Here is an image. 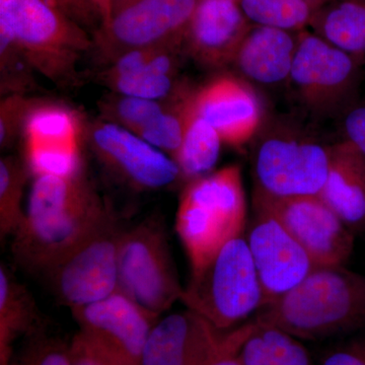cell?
<instances>
[{
	"label": "cell",
	"mask_w": 365,
	"mask_h": 365,
	"mask_svg": "<svg viewBox=\"0 0 365 365\" xmlns=\"http://www.w3.org/2000/svg\"><path fill=\"white\" fill-rule=\"evenodd\" d=\"M110 206L85 169L71 176L35 178L25 218L13 235L14 259L42 275L102 220Z\"/></svg>",
	"instance_id": "cell-1"
},
{
	"label": "cell",
	"mask_w": 365,
	"mask_h": 365,
	"mask_svg": "<svg viewBox=\"0 0 365 365\" xmlns=\"http://www.w3.org/2000/svg\"><path fill=\"white\" fill-rule=\"evenodd\" d=\"M256 323L299 340H319L365 324V276L344 266H316L302 282L264 307Z\"/></svg>",
	"instance_id": "cell-2"
},
{
	"label": "cell",
	"mask_w": 365,
	"mask_h": 365,
	"mask_svg": "<svg viewBox=\"0 0 365 365\" xmlns=\"http://www.w3.org/2000/svg\"><path fill=\"white\" fill-rule=\"evenodd\" d=\"M248 207L241 167L230 165L187 182L176 213V232L191 272L228 242L246 234Z\"/></svg>",
	"instance_id": "cell-3"
},
{
	"label": "cell",
	"mask_w": 365,
	"mask_h": 365,
	"mask_svg": "<svg viewBox=\"0 0 365 365\" xmlns=\"http://www.w3.org/2000/svg\"><path fill=\"white\" fill-rule=\"evenodd\" d=\"M0 33L34 71L61 88L78 83L79 61L93 48L88 31L47 0H0Z\"/></svg>",
	"instance_id": "cell-4"
},
{
	"label": "cell",
	"mask_w": 365,
	"mask_h": 365,
	"mask_svg": "<svg viewBox=\"0 0 365 365\" xmlns=\"http://www.w3.org/2000/svg\"><path fill=\"white\" fill-rule=\"evenodd\" d=\"M181 302L222 332L237 328L265 307L245 235L228 242L202 268L191 272Z\"/></svg>",
	"instance_id": "cell-5"
},
{
	"label": "cell",
	"mask_w": 365,
	"mask_h": 365,
	"mask_svg": "<svg viewBox=\"0 0 365 365\" xmlns=\"http://www.w3.org/2000/svg\"><path fill=\"white\" fill-rule=\"evenodd\" d=\"M126 228L110 206L102 220L42 274L59 304L71 311L120 290V247Z\"/></svg>",
	"instance_id": "cell-6"
},
{
	"label": "cell",
	"mask_w": 365,
	"mask_h": 365,
	"mask_svg": "<svg viewBox=\"0 0 365 365\" xmlns=\"http://www.w3.org/2000/svg\"><path fill=\"white\" fill-rule=\"evenodd\" d=\"M120 290L160 318L181 300L180 283L165 222L151 215L125 230L119 255Z\"/></svg>",
	"instance_id": "cell-7"
},
{
	"label": "cell",
	"mask_w": 365,
	"mask_h": 365,
	"mask_svg": "<svg viewBox=\"0 0 365 365\" xmlns=\"http://www.w3.org/2000/svg\"><path fill=\"white\" fill-rule=\"evenodd\" d=\"M330 160V146L290 128L269 129L255 146L254 192L280 199L319 196Z\"/></svg>",
	"instance_id": "cell-8"
},
{
	"label": "cell",
	"mask_w": 365,
	"mask_h": 365,
	"mask_svg": "<svg viewBox=\"0 0 365 365\" xmlns=\"http://www.w3.org/2000/svg\"><path fill=\"white\" fill-rule=\"evenodd\" d=\"M360 62L317 34L302 31L288 81L312 114L334 117L351 107Z\"/></svg>",
	"instance_id": "cell-9"
},
{
	"label": "cell",
	"mask_w": 365,
	"mask_h": 365,
	"mask_svg": "<svg viewBox=\"0 0 365 365\" xmlns=\"http://www.w3.org/2000/svg\"><path fill=\"white\" fill-rule=\"evenodd\" d=\"M198 0H135L113 14L93 33V48L108 64L131 50L160 46L184 48Z\"/></svg>",
	"instance_id": "cell-10"
},
{
	"label": "cell",
	"mask_w": 365,
	"mask_h": 365,
	"mask_svg": "<svg viewBox=\"0 0 365 365\" xmlns=\"http://www.w3.org/2000/svg\"><path fill=\"white\" fill-rule=\"evenodd\" d=\"M21 136L24 162L34 177L71 176L85 169L86 129L78 113L68 106L37 98Z\"/></svg>",
	"instance_id": "cell-11"
},
{
	"label": "cell",
	"mask_w": 365,
	"mask_h": 365,
	"mask_svg": "<svg viewBox=\"0 0 365 365\" xmlns=\"http://www.w3.org/2000/svg\"><path fill=\"white\" fill-rule=\"evenodd\" d=\"M255 209L274 216L317 266H344L354 248V232L319 196L272 198L254 192Z\"/></svg>",
	"instance_id": "cell-12"
},
{
	"label": "cell",
	"mask_w": 365,
	"mask_h": 365,
	"mask_svg": "<svg viewBox=\"0 0 365 365\" xmlns=\"http://www.w3.org/2000/svg\"><path fill=\"white\" fill-rule=\"evenodd\" d=\"M86 139L100 163L132 189L155 191L182 179L172 158L119 125L98 120L86 128Z\"/></svg>",
	"instance_id": "cell-13"
},
{
	"label": "cell",
	"mask_w": 365,
	"mask_h": 365,
	"mask_svg": "<svg viewBox=\"0 0 365 365\" xmlns=\"http://www.w3.org/2000/svg\"><path fill=\"white\" fill-rule=\"evenodd\" d=\"M71 313L78 332L119 365H140L144 347L160 319L121 290Z\"/></svg>",
	"instance_id": "cell-14"
},
{
	"label": "cell",
	"mask_w": 365,
	"mask_h": 365,
	"mask_svg": "<svg viewBox=\"0 0 365 365\" xmlns=\"http://www.w3.org/2000/svg\"><path fill=\"white\" fill-rule=\"evenodd\" d=\"M254 211L245 237L266 307L297 287L317 265L274 216L259 209Z\"/></svg>",
	"instance_id": "cell-15"
},
{
	"label": "cell",
	"mask_w": 365,
	"mask_h": 365,
	"mask_svg": "<svg viewBox=\"0 0 365 365\" xmlns=\"http://www.w3.org/2000/svg\"><path fill=\"white\" fill-rule=\"evenodd\" d=\"M197 114L217 132L222 143L234 148L248 143L260 130L263 109L260 98L246 81L232 76H217L196 90Z\"/></svg>",
	"instance_id": "cell-16"
},
{
	"label": "cell",
	"mask_w": 365,
	"mask_h": 365,
	"mask_svg": "<svg viewBox=\"0 0 365 365\" xmlns=\"http://www.w3.org/2000/svg\"><path fill=\"white\" fill-rule=\"evenodd\" d=\"M252 25L235 0H198L184 40V52L198 63H234Z\"/></svg>",
	"instance_id": "cell-17"
},
{
	"label": "cell",
	"mask_w": 365,
	"mask_h": 365,
	"mask_svg": "<svg viewBox=\"0 0 365 365\" xmlns=\"http://www.w3.org/2000/svg\"><path fill=\"white\" fill-rule=\"evenodd\" d=\"M225 333L191 309L160 317L144 347L140 365H208Z\"/></svg>",
	"instance_id": "cell-18"
},
{
	"label": "cell",
	"mask_w": 365,
	"mask_h": 365,
	"mask_svg": "<svg viewBox=\"0 0 365 365\" xmlns=\"http://www.w3.org/2000/svg\"><path fill=\"white\" fill-rule=\"evenodd\" d=\"M330 150V170L319 196L353 232H365V157L344 140Z\"/></svg>",
	"instance_id": "cell-19"
},
{
	"label": "cell",
	"mask_w": 365,
	"mask_h": 365,
	"mask_svg": "<svg viewBox=\"0 0 365 365\" xmlns=\"http://www.w3.org/2000/svg\"><path fill=\"white\" fill-rule=\"evenodd\" d=\"M299 34L253 25L242 41L234 64L247 78L262 85H277L288 81Z\"/></svg>",
	"instance_id": "cell-20"
},
{
	"label": "cell",
	"mask_w": 365,
	"mask_h": 365,
	"mask_svg": "<svg viewBox=\"0 0 365 365\" xmlns=\"http://www.w3.org/2000/svg\"><path fill=\"white\" fill-rule=\"evenodd\" d=\"M39 314L32 294L4 264L0 266V365L13 364L14 342L38 330Z\"/></svg>",
	"instance_id": "cell-21"
},
{
	"label": "cell",
	"mask_w": 365,
	"mask_h": 365,
	"mask_svg": "<svg viewBox=\"0 0 365 365\" xmlns=\"http://www.w3.org/2000/svg\"><path fill=\"white\" fill-rule=\"evenodd\" d=\"M314 33L361 61L365 56V0H338L314 14Z\"/></svg>",
	"instance_id": "cell-22"
},
{
	"label": "cell",
	"mask_w": 365,
	"mask_h": 365,
	"mask_svg": "<svg viewBox=\"0 0 365 365\" xmlns=\"http://www.w3.org/2000/svg\"><path fill=\"white\" fill-rule=\"evenodd\" d=\"M195 93L196 90L185 83L160 114L134 133L174 160L195 112Z\"/></svg>",
	"instance_id": "cell-23"
},
{
	"label": "cell",
	"mask_w": 365,
	"mask_h": 365,
	"mask_svg": "<svg viewBox=\"0 0 365 365\" xmlns=\"http://www.w3.org/2000/svg\"><path fill=\"white\" fill-rule=\"evenodd\" d=\"M222 140L215 129L194 112L175 163L187 182L209 174L217 163Z\"/></svg>",
	"instance_id": "cell-24"
},
{
	"label": "cell",
	"mask_w": 365,
	"mask_h": 365,
	"mask_svg": "<svg viewBox=\"0 0 365 365\" xmlns=\"http://www.w3.org/2000/svg\"><path fill=\"white\" fill-rule=\"evenodd\" d=\"M239 4L252 25L294 33L311 26L316 13L306 0H239Z\"/></svg>",
	"instance_id": "cell-25"
},
{
	"label": "cell",
	"mask_w": 365,
	"mask_h": 365,
	"mask_svg": "<svg viewBox=\"0 0 365 365\" xmlns=\"http://www.w3.org/2000/svg\"><path fill=\"white\" fill-rule=\"evenodd\" d=\"M25 162L14 157L0 160V237H13L20 227L25 211L21 207L24 189L30 176Z\"/></svg>",
	"instance_id": "cell-26"
},
{
	"label": "cell",
	"mask_w": 365,
	"mask_h": 365,
	"mask_svg": "<svg viewBox=\"0 0 365 365\" xmlns=\"http://www.w3.org/2000/svg\"><path fill=\"white\" fill-rule=\"evenodd\" d=\"M182 52L184 48L179 46H160L131 50L110 62L106 71L101 74L125 76L158 73L178 76Z\"/></svg>",
	"instance_id": "cell-27"
},
{
	"label": "cell",
	"mask_w": 365,
	"mask_h": 365,
	"mask_svg": "<svg viewBox=\"0 0 365 365\" xmlns=\"http://www.w3.org/2000/svg\"><path fill=\"white\" fill-rule=\"evenodd\" d=\"M100 79L114 93L153 101L170 100L186 83L180 81L178 76L158 73L125 74V76L100 74Z\"/></svg>",
	"instance_id": "cell-28"
},
{
	"label": "cell",
	"mask_w": 365,
	"mask_h": 365,
	"mask_svg": "<svg viewBox=\"0 0 365 365\" xmlns=\"http://www.w3.org/2000/svg\"><path fill=\"white\" fill-rule=\"evenodd\" d=\"M170 100H146L114 93L103 101L100 105L101 113L105 121L119 125L134 133L160 114Z\"/></svg>",
	"instance_id": "cell-29"
},
{
	"label": "cell",
	"mask_w": 365,
	"mask_h": 365,
	"mask_svg": "<svg viewBox=\"0 0 365 365\" xmlns=\"http://www.w3.org/2000/svg\"><path fill=\"white\" fill-rule=\"evenodd\" d=\"M0 71L1 95L24 93L33 83L34 68L13 41L0 33Z\"/></svg>",
	"instance_id": "cell-30"
},
{
	"label": "cell",
	"mask_w": 365,
	"mask_h": 365,
	"mask_svg": "<svg viewBox=\"0 0 365 365\" xmlns=\"http://www.w3.org/2000/svg\"><path fill=\"white\" fill-rule=\"evenodd\" d=\"M258 326L273 365H314L302 340L274 327Z\"/></svg>",
	"instance_id": "cell-31"
},
{
	"label": "cell",
	"mask_w": 365,
	"mask_h": 365,
	"mask_svg": "<svg viewBox=\"0 0 365 365\" xmlns=\"http://www.w3.org/2000/svg\"><path fill=\"white\" fill-rule=\"evenodd\" d=\"M37 98L26 97L24 93L6 96L0 105V146L2 150L11 145L21 133L24 123L31 108Z\"/></svg>",
	"instance_id": "cell-32"
},
{
	"label": "cell",
	"mask_w": 365,
	"mask_h": 365,
	"mask_svg": "<svg viewBox=\"0 0 365 365\" xmlns=\"http://www.w3.org/2000/svg\"><path fill=\"white\" fill-rule=\"evenodd\" d=\"M23 357L11 365H73L69 345L36 330Z\"/></svg>",
	"instance_id": "cell-33"
},
{
	"label": "cell",
	"mask_w": 365,
	"mask_h": 365,
	"mask_svg": "<svg viewBox=\"0 0 365 365\" xmlns=\"http://www.w3.org/2000/svg\"><path fill=\"white\" fill-rule=\"evenodd\" d=\"M256 327V322L253 321L227 331L208 365H242L240 351L245 340Z\"/></svg>",
	"instance_id": "cell-34"
},
{
	"label": "cell",
	"mask_w": 365,
	"mask_h": 365,
	"mask_svg": "<svg viewBox=\"0 0 365 365\" xmlns=\"http://www.w3.org/2000/svg\"><path fill=\"white\" fill-rule=\"evenodd\" d=\"M61 13L86 29L97 32L102 26V16L91 0H47Z\"/></svg>",
	"instance_id": "cell-35"
},
{
	"label": "cell",
	"mask_w": 365,
	"mask_h": 365,
	"mask_svg": "<svg viewBox=\"0 0 365 365\" xmlns=\"http://www.w3.org/2000/svg\"><path fill=\"white\" fill-rule=\"evenodd\" d=\"M73 365H119L78 332L69 343Z\"/></svg>",
	"instance_id": "cell-36"
},
{
	"label": "cell",
	"mask_w": 365,
	"mask_h": 365,
	"mask_svg": "<svg viewBox=\"0 0 365 365\" xmlns=\"http://www.w3.org/2000/svg\"><path fill=\"white\" fill-rule=\"evenodd\" d=\"M343 132L344 141L354 146L365 157V104L351 106L344 113Z\"/></svg>",
	"instance_id": "cell-37"
},
{
	"label": "cell",
	"mask_w": 365,
	"mask_h": 365,
	"mask_svg": "<svg viewBox=\"0 0 365 365\" xmlns=\"http://www.w3.org/2000/svg\"><path fill=\"white\" fill-rule=\"evenodd\" d=\"M321 365H365V339L334 348L324 356Z\"/></svg>",
	"instance_id": "cell-38"
},
{
	"label": "cell",
	"mask_w": 365,
	"mask_h": 365,
	"mask_svg": "<svg viewBox=\"0 0 365 365\" xmlns=\"http://www.w3.org/2000/svg\"><path fill=\"white\" fill-rule=\"evenodd\" d=\"M240 359L242 365H273L258 324L253 332L245 340L240 351Z\"/></svg>",
	"instance_id": "cell-39"
},
{
	"label": "cell",
	"mask_w": 365,
	"mask_h": 365,
	"mask_svg": "<svg viewBox=\"0 0 365 365\" xmlns=\"http://www.w3.org/2000/svg\"><path fill=\"white\" fill-rule=\"evenodd\" d=\"M93 6L97 7L98 13L102 16V26H107L110 23L112 19L113 14V4L112 0H91Z\"/></svg>",
	"instance_id": "cell-40"
},
{
	"label": "cell",
	"mask_w": 365,
	"mask_h": 365,
	"mask_svg": "<svg viewBox=\"0 0 365 365\" xmlns=\"http://www.w3.org/2000/svg\"><path fill=\"white\" fill-rule=\"evenodd\" d=\"M306 1L314 7V11H318L321 7L332 4V2L338 1V0H306Z\"/></svg>",
	"instance_id": "cell-41"
},
{
	"label": "cell",
	"mask_w": 365,
	"mask_h": 365,
	"mask_svg": "<svg viewBox=\"0 0 365 365\" xmlns=\"http://www.w3.org/2000/svg\"><path fill=\"white\" fill-rule=\"evenodd\" d=\"M133 1H135V0H112L113 14L116 13V11L121 9L122 7L128 6L129 4Z\"/></svg>",
	"instance_id": "cell-42"
},
{
	"label": "cell",
	"mask_w": 365,
	"mask_h": 365,
	"mask_svg": "<svg viewBox=\"0 0 365 365\" xmlns=\"http://www.w3.org/2000/svg\"><path fill=\"white\" fill-rule=\"evenodd\" d=\"M235 1H237V2H239V0H235Z\"/></svg>",
	"instance_id": "cell-43"
}]
</instances>
